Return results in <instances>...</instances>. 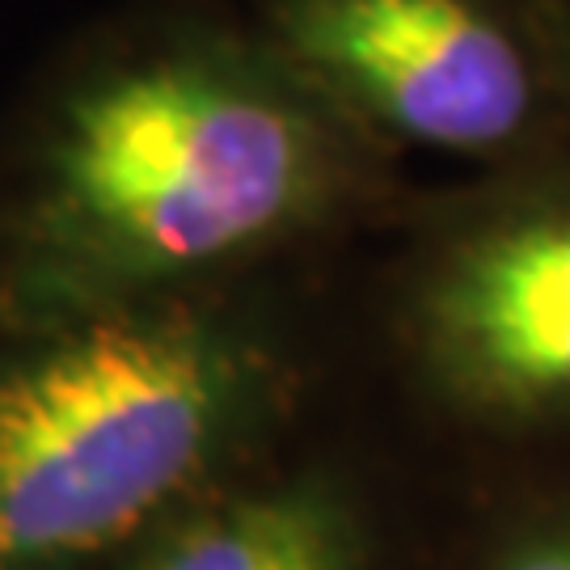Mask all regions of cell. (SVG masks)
<instances>
[{"instance_id":"obj_5","label":"cell","mask_w":570,"mask_h":570,"mask_svg":"<svg viewBox=\"0 0 570 570\" xmlns=\"http://www.w3.org/2000/svg\"><path fill=\"white\" fill-rule=\"evenodd\" d=\"M122 570H367L355 515L322 482L204 494L131 550Z\"/></svg>"},{"instance_id":"obj_6","label":"cell","mask_w":570,"mask_h":570,"mask_svg":"<svg viewBox=\"0 0 570 570\" xmlns=\"http://www.w3.org/2000/svg\"><path fill=\"white\" fill-rule=\"evenodd\" d=\"M490 570H570V524L520 537Z\"/></svg>"},{"instance_id":"obj_2","label":"cell","mask_w":570,"mask_h":570,"mask_svg":"<svg viewBox=\"0 0 570 570\" xmlns=\"http://www.w3.org/2000/svg\"><path fill=\"white\" fill-rule=\"evenodd\" d=\"M0 343V570H81L212 494L279 397L258 326L165 292Z\"/></svg>"},{"instance_id":"obj_7","label":"cell","mask_w":570,"mask_h":570,"mask_svg":"<svg viewBox=\"0 0 570 570\" xmlns=\"http://www.w3.org/2000/svg\"><path fill=\"white\" fill-rule=\"evenodd\" d=\"M567 51H570V47H558V60H562V56H567Z\"/></svg>"},{"instance_id":"obj_1","label":"cell","mask_w":570,"mask_h":570,"mask_svg":"<svg viewBox=\"0 0 570 570\" xmlns=\"http://www.w3.org/2000/svg\"><path fill=\"white\" fill-rule=\"evenodd\" d=\"M351 122L266 39L178 35L63 89L0 249V322L178 292L301 233L346 178Z\"/></svg>"},{"instance_id":"obj_3","label":"cell","mask_w":570,"mask_h":570,"mask_svg":"<svg viewBox=\"0 0 570 570\" xmlns=\"http://www.w3.org/2000/svg\"><path fill=\"white\" fill-rule=\"evenodd\" d=\"M263 39L351 127L503 153L541 127L562 60L515 0H266Z\"/></svg>"},{"instance_id":"obj_4","label":"cell","mask_w":570,"mask_h":570,"mask_svg":"<svg viewBox=\"0 0 570 570\" xmlns=\"http://www.w3.org/2000/svg\"><path fill=\"white\" fill-rule=\"evenodd\" d=\"M414 338L435 385L465 410H570V190L465 228L419 287Z\"/></svg>"}]
</instances>
